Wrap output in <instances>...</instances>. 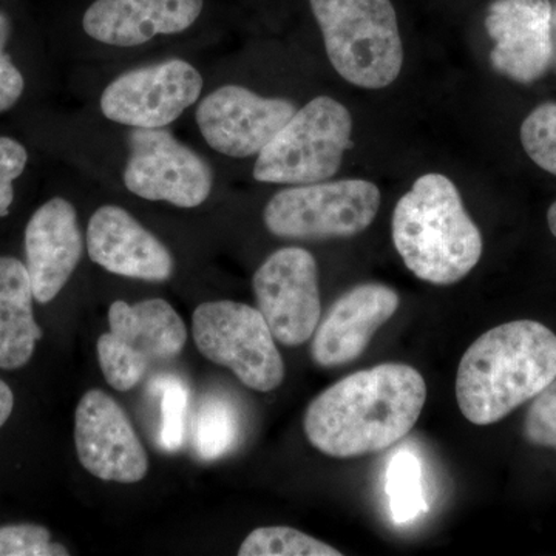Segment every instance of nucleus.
<instances>
[{
	"instance_id": "obj_1",
	"label": "nucleus",
	"mask_w": 556,
	"mask_h": 556,
	"mask_svg": "<svg viewBox=\"0 0 556 556\" xmlns=\"http://www.w3.org/2000/svg\"><path fill=\"white\" fill-rule=\"evenodd\" d=\"M426 401V380L416 368L382 364L318 394L306 409L303 428L309 444L324 455H371L407 437Z\"/></svg>"
},
{
	"instance_id": "obj_2",
	"label": "nucleus",
	"mask_w": 556,
	"mask_h": 556,
	"mask_svg": "<svg viewBox=\"0 0 556 556\" xmlns=\"http://www.w3.org/2000/svg\"><path fill=\"white\" fill-rule=\"evenodd\" d=\"M555 379V332L533 320L508 321L475 340L460 358L456 401L468 422L492 426Z\"/></svg>"
},
{
	"instance_id": "obj_3",
	"label": "nucleus",
	"mask_w": 556,
	"mask_h": 556,
	"mask_svg": "<svg viewBox=\"0 0 556 556\" xmlns=\"http://www.w3.org/2000/svg\"><path fill=\"white\" fill-rule=\"evenodd\" d=\"M393 243L417 278L438 287L463 280L482 255L478 226L452 179L441 174L417 178L397 201Z\"/></svg>"
},
{
	"instance_id": "obj_4",
	"label": "nucleus",
	"mask_w": 556,
	"mask_h": 556,
	"mask_svg": "<svg viewBox=\"0 0 556 556\" xmlns=\"http://www.w3.org/2000/svg\"><path fill=\"white\" fill-rule=\"evenodd\" d=\"M329 62L362 89H386L404 65V46L391 0H309Z\"/></svg>"
},
{
	"instance_id": "obj_5",
	"label": "nucleus",
	"mask_w": 556,
	"mask_h": 556,
	"mask_svg": "<svg viewBox=\"0 0 556 556\" xmlns=\"http://www.w3.org/2000/svg\"><path fill=\"white\" fill-rule=\"evenodd\" d=\"M353 119L345 105L318 97L294 113L258 153L254 178L274 185H313L334 177L350 148Z\"/></svg>"
},
{
	"instance_id": "obj_6",
	"label": "nucleus",
	"mask_w": 556,
	"mask_h": 556,
	"mask_svg": "<svg viewBox=\"0 0 556 556\" xmlns=\"http://www.w3.org/2000/svg\"><path fill=\"white\" fill-rule=\"evenodd\" d=\"M192 329L200 353L229 368L243 386L268 393L283 382V358L258 309L229 300L201 303Z\"/></svg>"
},
{
	"instance_id": "obj_7",
	"label": "nucleus",
	"mask_w": 556,
	"mask_h": 556,
	"mask_svg": "<svg viewBox=\"0 0 556 556\" xmlns=\"http://www.w3.org/2000/svg\"><path fill=\"white\" fill-rule=\"evenodd\" d=\"M109 327L98 339V361L109 386L118 391L138 386L156 362L177 357L188 340L185 321L163 299L134 306L118 300L110 306Z\"/></svg>"
},
{
	"instance_id": "obj_8",
	"label": "nucleus",
	"mask_w": 556,
	"mask_h": 556,
	"mask_svg": "<svg viewBox=\"0 0 556 556\" xmlns=\"http://www.w3.org/2000/svg\"><path fill=\"white\" fill-rule=\"evenodd\" d=\"M380 190L365 179L313 182L276 193L266 204V228L281 239H332L364 232L375 222Z\"/></svg>"
},
{
	"instance_id": "obj_9",
	"label": "nucleus",
	"mask_w": 556,
	"mask_h": 556,
	"mask_svg": "<svg viewBox=\"0 0 556 556\" xmlns=\"http://www.w3.org/2000/svg\"><path fill=\"white\" fill-rule=\"evenodd\" d=\"M203 78L182 60L135 68L118 76L101 97L105 118L135 129L169 126L199 101Z\"/></svg>"
},
{
	"instance_id": "obj_10",
	"label": "nucleus",
	"mask_w": 556,
	"mask_h": 556,
	"mask_svg": "<svg viewBox=\"0 0 556 556\" xmlns=\"http://www.w3.org/2000/svg\"><path fill=\"white\" fill-rule=\"evenodd\" d=\"M124 185L135 195L178 207L201 206L211 195L206 161L163 129H135Z\"/></svg>"
},
{
	"instance_id": "obj_11",
	"label": "nucleus",
	"mask_w": 556,
	"mask_h": 556,
	"mask_svg": "<svg viewBox=\"0 0 556 556\" xmlns=\"http://www.w3.org/2000/svg\"><path fill=\"white\" fill-rule=\"evenodd\" d=\"M254 292L274 339L287 346L308 342L320 324L316 258L302 248H285L257 269Z\"/></svg>"
},
{
	"instance_id": "obj_12",
	"label": "nucleus",
	"mask_w": 556,
	"mask_h": 556,
	"mask_svg": "<svg viewBox=\"0 0 556 556\" xmlns=\"http://www.w3.org/2000/svg\"><path fill=\"white\" fill-rule=\"evenodd\" d=\"M295 112L287 100L225 86L200 102L197 123L212 149L232 159H247L258 155Z\"/></svg>"
},
{
	"instance_id": "obj_13",
	"label": "nucleus",
	"mask_w": 556,
	"mask_h": 556,
	"mask_svg": "<svg viewBox=\"0 0 556 556\" xmlns=\"http://www.w3.org/2000/svg\"><path fill=\"white\" fill-rule=\"evenodd\" d=\"M75 444L83 467L102 481L135 484L148 475L149 457L124 409L90 390L75 413Z\"/></svg>"
},
{
	"instance_id": "obj_14",
	"label": "nucleus",
	"mask_w": 556,
	"mask_h": 556,
	"mask_svg": "<svg viewBox=\"0 0 556 556\" xmlns=\"http://www.w3.org/2000/svg\"><path fill=\"white\" fill-rule=\"evenodd\" d=\"M552 16L551 0H493L484 21L493 68L519 84L540 79L554 56Z\"/></svg>"
},
{
	"instance_id": "obj_15",
	"label": "nucleus",
	"mask_w": 556,
	"mask_h": 556,
	"mask_svg": "<svg viewBox=\"0 0 556 556\" xmlns=\"http://www.w3.org/2000/svg\"><path fill=\"white\" fill-rule=\"evenodd\" d=\"M397 308V292L386 285H358L345 292L314 332L313 361L325 368L356 361Z\"/></svg>"
},
{
	"instance_id": "obj_16",
	"label": "nucleus",
	"mask_w": 556,
	"mask_h": 556,
	"mask_svg": "<svg viewBox=\"0 0 556 556\" xmlns=\"http://www.w3.org/2000/svg\"><path fill=\"white\" fill-rule=\"evenodd\" d=\"M86 241L91 262L116 276L164 281L174 274L169 249L123 207L98 208Z\"/></svg>"
},
{
	"instance_id": "obj_17",
	"label": "nucleus",
	"mask_w": 556,
	"mask_h": 556,
	"mask_svg": "<svg viewBox=\"0 0 556 556\" xmlns=\"http://www.w3.org/2000/svg\"><path fill=\"white\" fill-rule=\"evenodd\" d=\"M84 251L83 233L75 207L53 199L33 214L25 229V252L33 294L50 303L67 285Z\"/></svg>"
},
{
	"instance_id": "obj_18",
	"label": "nucleus",
	"mask_w": 556,
	"mask_h": 556,
	"mask_svg": "<svg viewBox=\"0 0 556 556\" xmlns=\"http://www.w3.org/2000/svg\"><path fill=\"white\" fill-rule=\"evenodd\" d=\"M204 0H97L83 17L84 31L101 43L135 47L160 35L186 31Z\"/></svg>"
},
{
	"instance_id": "obj_19",
	"label": "nucleus",
	"mask_w": 556,
	"mask_h": 556,
	"mask_svg": "<svg viewBox=\"0 0 556 556\" xmlns=\"http://www.w3.org/2000/svg\"><path fill=\"white\" fill-rule=\"evenodd\" d=\"M33 287L27 266L0 257V368L20 369L30 362L42 329L33 313Z\"/></svg>"
},
{
	"instance_id": "obj_20",
	"label": "nucleus",
	"mask_w": 556,
	"mask_h": 556,
	"mask_svg": "<svg viewBox=\"0 0 556 556\" xmlns=\"http://www.w3.org/2000/svg\"><path fill=\"white\" fill-rule=\"evenodd\" d=\"M240 433L239 413L222 396L204 397L193 420V442L201 459L215 460L236 447Z\"/></svg>"
},
{
	"instance_id": "obj_21",
	"label": "nucleus",
	"mask_w": 556,
	"mask_h": 556,
	"mask_svg": "<svg viewBox=\"0 0 556 556\" xmlns=\"http://www.w3.org/2000/svg\"><path fill=\"white\" fill-rule=\"evenodd\" d=\"M386 492L391 518L399 526L409 525L428 510L424 496L422 466L416 455L402 450L387 468Z\"/></svg>"
},
{
	"instance_id": "obj_22",
	"label": "nucleus",
	"mask_w": 556,
	"mask_h": 556,
	"mask_svg": "<svg viewBox=\"0 0 556 556\" xmlns=\"http://www.w3.org/2000/svg\"><path fill=\"white\" fill-rule=\"evenodd\" d=\"M240 556H340L338 548L287 526L260 527L240 546Z\"/></svg>"
},
{
	"instance_id": "obj_23",
	"label": "nucleus",
	"mask_w": 556,
	"mask_h": 556,
	"mask_svg": "<svg viewBox=\"0 0 556 556\" xmlns=\"http://www.w3.org/2000/svg\"><path fill=\"white\" fill-rule=\"evenodd\" d=\"M150 390L161 396L160 445L166 452H177L185 442L186 412L189 390L177 376H163L153 380Z\"/></svg>"
},
{
	"instance_id": "obj_24",
	"label": "nucleus",
	"mask_w": 556,
	"mask_h": 556,
	"mask_svg": "<svg viewBox=\"0 0 556 556\" xmlns=\"http://www.w3.org/2000/svg\"><path fill=\"white\" fill-rule=\"evenodd\" d=\"M521 144L541 169L556 177V104L538 105L521 126Z\"/></svg>"
},
{
	"instance_id": "obj_25",
	"label": "nucleus",
	"mask_w": 556,
	"mask_h": 556,
	"mask_svg": "<svg viewBox=\"0 0 556 556\" xmlns=\"http://www.w3.org/2000/svg\"><path fill=\"white\" fill-rule=\"evenodd\" d=\"M67 547L51 543L46 527L16 525L0 527V556H68Z\"/></svg>"
},
{
	"instance_id": "obj_26",
	"label": "nucleus",
	"mask_w": 556,
	"mask_h": 556,
	"mask_svg": "<svg viewBox=\"0 0 556 556\" xmlns=\"http://www.w3.org/2000/svg\"><path fill=\"white\" fill-rule=\"evenodd\" d=\"M525 434L530 444L556 450V379L533 397L526 416Z\"/></svg>"
},
{
	"instance_id": "obj_27",
	"label": "nucleus",
	"mask_w": 556,
	"mask_h": 556,
	"mask_svg": "<svg viewBox=\"0 0 556 556\" xmlns=\"http://www.w3.org/2000/svg\"><path fill=\"white\" fill-rule=\"evenodd\" d=\"M28 153L16 139L0 137V217L9 215L14 200V179L27 166Z\"/></svg>"
},
{
	"instance_id": "obj_28",
	"label": "nucleus",
	"mask_w": 556,
	"mask_h": 556,
	"mask_svg": "<svg viewBox=\"0 0 556 556\" xmlns=\"http://www.w3.org/2000/svg\"><path fill=\"white\" fill-rule=\"evenodd\" d=\"M10 22L0 13V113L7 112L20 101L24 93V76L13 64L5 46L9 42Z\"/></svg>"
},
{
	"instance_id": "obj_29",
	"label": "nucleus",
	"mask_w": 556,
	"mask_h": 556,
	"mask_svg": "<svg viewBox=\"0 0 556 556\" xmlns=\"http://www.w3.org/2000/svg\"><path fill=\"white\" fill-rule=\"evenodd\" d=\"M14 408V396L11 388L0 380V428L10 419Z\"/></svg>"
},
{
	"instance_id": "obj_30",
	"label": "nucleus",
	"mask_w": 556,
	"mask_h": 556,
	"mask_svg": "<svg viewBox=\"0 0 556 556\" xmlns=\"http://www.w3.org/2000/svg\"><path fill=\"white\" fill-rule=\"evenodd\" d=\"M547 223L548 228H551V232L556 237V201L552 204L551 208H548Z\"/></svg>"
},
{
	"instance_id": "obj_31",
	"label": "nucleus",
	"mask_w": 556,
	"mask_h": 556,
	"mask_svg": "<svg viewBox=\"0 0 556 556\" xmlns=\"http://www.w3.org/2000/svg\"><path fill=\"white\" fill-rule=\"evenodd\" d=\"M552 40H554V51H556V11L552 16Z\"/></svg>"
}]
</instances>
